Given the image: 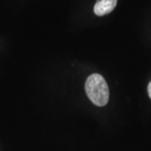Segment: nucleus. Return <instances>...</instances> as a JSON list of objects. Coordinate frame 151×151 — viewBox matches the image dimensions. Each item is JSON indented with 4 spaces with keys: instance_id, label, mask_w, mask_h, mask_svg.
Listing matches in <instances>:
<instances>
[{
    "instance_id": "7ed1b4c3",
    "label": "nucleus",
    "mask_w": 151,
    "mask_h": 151,
    "mask_svg": "<svg viewBox=\"0 0 151 151\" xmlns=\"http://www.w3.org/2000/svg\"><path fill=\"white\" fill-rule=\"evenodd\" d=\"M148 92H149V96L151 98V81L150 83L149 84V86H148Z\"/></svg>"
},
{
    "instance_id": "f257e3e1",
    "label": "nucleus",
    "mask_w": 151,
    "mask_h": 151,
    "mask_svg": "<svg viewBox=\"0 0 151 151\" xmlns=\"http://www.w3.org/2000/svg\"><path fill=\"white\" fill-rule=\"evenodd\" d=\"M86 95L95 105L105 106L109 99V89L103 76L92 74L86 79L85 84Z\"/></svg>"
},
{
    "instance_id": "f03ea898",
    "label": "nucleus",
    "mask_w": 151,
    "mask_h": 151,
    "mask_svg": "<svg viewBox=\"0 0 151 151\" xmlns=\"http://www.w3.org/2000/svg\"><path fill=\"white\" fill-rule=\"evenodd\" d=\"M118 0H97L94 6V13L97 16H103L111 13L117 5Z\"/></svg>"
}]
</instances>
